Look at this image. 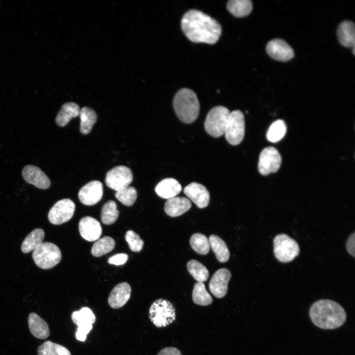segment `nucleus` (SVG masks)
Instances as JSON below:
<instances>
[{"label": "nucleus", "mask_w": 355, "mask_h": 355, "mask_svg": "<svg viewBox=\"0 0 355 355\" xmlns=\"http://www.w3.org/2000/svg\"><path fill=\"white\" fill-rule=\"evenodd\" d=\"M182 31L190 41L214 44L221 34V27L214 19L198 10L186 12L181 20Z\"/></svg>", "instance_id": "nucleus-1"}, {"label": "nucleus", "mask_w": 355, "mask_h": 355, "mask_svg": "<svg viewBox=\"0 0 355 355\" xmlns=\"http://www.w3.org/2000/svg\"><path fill=\"white\" fill-rule=\"evenodd\" d=\"M311 321L323 329H334L346 321L347 315L337 302L330 299H320L314 302L309 310Z\"/></svg>", "instance_id": "nucleus-2"}, {"label": "nucleus", "mask_w": 355, "mask_h": 355, "mask_svg": "<svg viewBox=\"0 0 355 355\" xmlns=\"http://www.w3.org/2000/svg\"><path fill=\"white\" fill-rule=\"evenodd\" d=\"M173 107L179 119L185 124L193 122L200 111L197 96L188 88H182L176 93L173 100Z\"/></svg>", "instance_id": "nucleus-3"}, {"label": "nucleus", "mask_w": 355, "mask_h": 355, "mask_svg": "<svg viewBox=\"0 0 355 355\" xmlns=\"http://www.w3.org/2000/svg\"><path fill=\"white\" fill-rule=\"evenodd\" d=\"M32 257L35 264L42 269H49L58 264L62 258L59 248L50 242H42L33 250Z\"/></svg>", "instance_id": "nucleus-4"}, {"label": "nucleus", "mask_w": 355, "mask_h": 355, "mask_svg": "<svg viewBox=\"0 0 355 355\" xmlns=\"http://www.w3.org/2000/svg\"><path fill=\"white\" fill-rule=\"evenodd\" d=\"M151 321L157 327H163L172 323L176 319V310L169 301L159 299L151 304L149 310Z\"/></svg>", "instance_id": "nucleus-5"}, {"label": "nucleus", "mask_w": 355, "mask_h": 355, "mask_svg": "<svg viewBox=\"0 0 355 355\" xmlns=\"http://www.w3.org/2000/svg\"><path fill=\"white\" fill-rule=\"evenodd\" d=\"M230 113L229 110L223 106H218L212 108L208 112L204 123L207 133L214 138L224 135Z\"/></svg>", "instance_id": "nucleus-6"}, {"label": "nucleus", "mask_w": 355, "mask_h": 355, "mask_svg": "<svg viewBox=\"0 0 355 355\" xmlns=\"http://www.w3.org/2000/svg\"><path fill=\"white\" fill-rule=\"evenodd\" d=\"M273 251L276 258L282 263L292 261L299 253L298 243L285 234L275 236L273 240Z\"/></svg>", "instance_id": "nucleus-7"}, {"label": "nucleus", "mask_w": 355, "mask_h": 355, "mask_svg": "<svg viewBox=\"0 0 355 355\" xmlns=\"http://www.w3.org/2000/svg\"><path fill=\"white\" fill-rule=\"evenodd\" d=\"M245 132L244 115L239 110L230 112L224 131L227 141L231 145H236L243 141Z\"/></svg>", "instance_id": "nucleus-8"}, {"label": "nucleus", "mask_w": 355, "mask_h": 355, "mask_svg": "<svg viewBox=\"0 0 355 355\" xmlns=\"http://www.w3.org/2000/svg\"><path fill=\"white\" fill-rule=\"evenodd\" d=\"M71 320L78 326L75 337L77 340L84 342L87 335L92 330L93 323L96 320V317L92 311L88 307H83L80 310L72 313Z\"/></svg>", "instance_id": "nucleus-9"}, {"label": "nucleus", "mask_w": 355, "mask_h": 355, "mask_svg": "<svg viewBox=\"0 0 355 355\" xmlns=\"http://www.w3.org/2000/svg\"><path fill=\"white\" fill-rule=\"evenodd\" d=\"M133 178L130 169L125 166H118L106 173L105 182L108 187L118 191L129 186Z\"/></svg>", "instance_id": "nucleus-10"}, {"label": "nucleus", "mask_w": 355, "mask_h": 355, "mask_svg": "<svg viewBox=\"0 0 355 355\" xmlns=\"http://www.w3.org/2000/svg\"><path fill=\"white\" fill-rule=\"evenodd\" d=\"M282 163L281 156L278 150L274 147H267L261 152L258 164L259 173L266 176L276 172Z\"/></svg>", "instance_id": "nucleus-11"}, {"label": "nucleus", "mask_w": 355, "mask_h": 355, "mask_svg": "<svg viewBox=\"0 0 355 355\" xmlns=\"http://www.w3.org/2000/svg\"><path fill=\"white\" fill-rule=\"evenodd\" d=\"M75 206L69 199L57 201L50 210L48 218L54 225H60L69 221L73 216Z\"/></svg>", "instance_id": "nucleus-12"}, {"label": "nucleus", "mask_w": 355, "mask_h": 355, "mask_svg": "<svg viewBox=\"0 0 355 355\" xmlns=\"http://www.w3.org/2000/svg\"><path fill=\"white\" fill-rule=\"evenodd\" d=\"M103 195L102 183L98 180H93L81 187L78 192V198L83 204L92 206L98 203Z\"/></svg>", "instance_id": "nucleus-13"}, {"label": "nucleus", "mask_w": 355, "mask_h": 355, "mask_svg": "<svg viewBox=\"0 0 355 355\" xmlns=\"http://www.w3.org/2000/svg\"><path fill=\"white\" fill-rule=\"evenodd\" d=\"M268 54L274 60L286 62L291 59L294 55L292 48L285 41L281 39H274L266 46Z\"/></svg>", "instance_id": "nucleus-14"}, {"label": "nucleus", "mask_w": 355, "mask_h": 355, "mask_svg": "<svg viewBox=\"0 0 355 355\" xmlns=\"http://www.w3.org/2000/svg\"><path fill=\"white\" fill-rule=\"evenodd\" d=\"M231 277L230 271L226 268L219 269L214 273L209 286L211 292L215 297L221 298L226 294Z\"/></svg>", "instance_id": "nucleus-15"}, {"label": "nucleus", "mask_w": 355, "mask_h": 355, "mask_svg": "<svg viewBox=\"0 0 355 355\" xmlns=\"http://www.w3.org/2000/svg\"><path fill=\"white\" fill-rule=\"evenodd\" d=\"M22 176L27 183L33 184L38 188L45 189L50 186L51 182L48 177L36 166L31 165L26 166L22 170Z\"/></svg>", "instance_id": "nucleus-16"}, {"label": "nucleus", "mask_w": 355, "mask_h": 355, "mask_svg": "<svg viewBox=\"0 0 355 355\" xmlns=\"http://www.w3.org/2000/svg\"><path fill=\"white\" fill-rule=\"evenodd\" d=\"M184 193L199 208H206L209 204V192L202 184L192 182L184 188Z\"/></svg>", "instance_id": "nucleus-17"}, {"label": "nucleus", "mask_w": 355, "mask_h": 355, "mask_svg": "<svg viewBox=\"0 0 355 355\" xmlns=\"http://www.w3.org/2000/svg\"><path fill=\"white\" fill-rule=\"evenodd\" d=\"M78 228L81 236L89 242L98 240L102 233L100 222L91 216L81 218L79 222Z\"/></svg>", "instance_id": "nucleus-18"}, {"label": "nucleus", "mask_w": 355, "mask_h": 355, "mask_svg": "<svg viewBox=\"0 0 355 355\" xmlns=\"http://www.w3.org/2000/svg\"><path fill=\"white\" fill-rule=\"evenodd\" d=\"M131 288L126 282L117 284L110 292L108 303L113 309H118L123 306L130 297Z\"/></svg>", "instance_id": "nucleus-19"}, {"label": "nucleus", "mask_w": 355, "mask_h": 355, "mask_svg": "<svg viewBox=\"0 0 355 355\" xmlns=\"http://www.w3.org/2000/svg\"><path fill=\"white\" fill-rule=\"evenodd\" d=\"M191 207V202L183 197H174L165 203L164 211L167 214L171 217H176L187 212Z\"/></svg>", "instance_id": "nucleus-20"}, {"label": "nucleus", "mask_w": 355, "mask_h": 355, "mask_svg": "<svg viewBox=\"0 0 355 355\" xmlns=\"http://www.w3.org/2000/svg\"><path fill=\"white\" fill-rule=\"evenodd\" d=\"M155 190L159 197L169 199L178 194L181 190V186L175 179L167 178L160 181Z\"/></svg>", "instance_id": "nucleus-21"}, {"label": "nucleus", "mask_w": 355, "mask_h": 355, "mask_svg": "<svg viewBox=\"0 0 355 355\" xmlns=\"http://www.w3.org/2000/svg\"><path fill=\"white\" fill-rule=\"evenodd\" d=\"M28 323L30 332L36 338L44 339L49 336L50 330L47 323L36 313L29 314Z\"/></svg>", "instance_id": "nucleus-22"}, {"label": "nucleus", "mask_w": 355, "mask_h": 355, "mask_svg": "<svg viewBox=\"0 0 355 355\" xmlns=\"http://www.w3.org/2000/svg\"><path fill=\"white\" fill-rule=\"evenodd\" d=\"M337 37L340 43L348 48L355 47V29L354 24L349 21L342 22L337 29Z\"/></svg>", "instance_id": "nucleus-23"}, {"label": "nucleus", "mask_w": 355, "mask_h": 355, "mask_svg": "<svg viewBox=\"0 0 355 355\" xmlns=\"http://www.w3.org/2000/svg\"><path fill=\"white\" fill-rule=\"evenodd\" d=\"M80 110L79 106L74 103L64 104L56 116V123L59 126H65L72 118L79 115Z\"/></svg>", "instance_id": "nucleus-24"}, {"label": "nucleus", "mask_w": 355, "mask_h": 355, "mask_svg": "<svg viewBox=\"0 0 355 355\" xmlns=\"http://www.w3.org/2000/svg\"><path fill=\"white\" fill-rule=\"evenodd\" d=\"M209 242L210 246L218 261L221 263L227 261L230 257V252L225 243L220 237L215 235L210 236Z\"/></svg>", "instance_id": "nucleus-25"}, {"label": "nucleus", "mask_w": 355, "mask_h": 355, "mask_svg": "<svg viewBox=\"0 0 355 355\" xmlns=\"http://www.w3.org/2000/svg\"><path fill=\"white\" fill-rule=\"evenodd\" d=\"M44 235L42 229L36 228L33 230L24 240L21 245L22 251L27 253L35 249L42 243Z\"/></svg>", "instance_id": "nucleus-26"}, {"label": "nucleus", "mask_w": 355, "mask_h": 355, "mask_svg": "<svg viewBox=\"0 0 355 355\" xmlns=\"http://www.w3.org/2000/svg\"><path fill=\"white\" fill-rule=\"evenodd\" d=\"M80 131L82 134H88L96 123L97 116L95 111L87 106L82 107L79 112Z\"/></svg>", "instance_id": "nucleus-27"}, {"label": "nucleus", "mask_w": 355, "mask_h": 355, "mask_svg": "<svg viewBox=\"0 0 355 355\" xmlns=\"http://www.w3.org/2000/svg\"><path fill=\"white\" fill-rule=\"evenodd\" d=\"M229 12L237 17H244L250 14L252 4L249 0H230L227 3Z\"/></svg>", "instance_id": "nucleus-28"}, {"label": "nucleus", "mask_w": 355, "mask_h": 355, "mask_svg": "<svg viewBox=\"0 0 355 355\" xmlns=\"http://www.w3.org/2000/svg\"><path fill=\"white\" fill-rule=\"evenodd\" d=\"M115 244V241L111 237L105 236L94 243L91 248V253L96 257L101 256L111 251Z\"/></svg>", "instance_id": "nucleus-29"}, {"label": "nucleus", "mask_w": 355, "mask_h": 355, "mask_svg": "<svg viewBox=\"0 0 355 355\" xmlns=\"http://www.w3.org/2000/svg\"><path fill=\"white\" fill-rule=\"evenodd\" d=\"M38 355H71L66 347L50 341L44 342L37 349Z\"/></svg>", "instance_id": "nucleus-30"}, {"label": "nucleus", "mask_w": 355, "mask_h": 355, "mask_svg": "<svg viewBox=\"0 0 355 355\" xmlns=\"http://www.w3.org/2000/svg\"><path fill=\"white\" fill-rule=\"evenodd\" d=\"M187 269L198 282L203 283L209 278V272L208 269L202 263L196 260H189L187 264Z\"/></svg>", "instance_id": "nucleus-31"}, {"label": "nucleus", "mask_w": 355, "mask_h": 355, "mask_svg": "<svg viewBox=\"0 0 355 355\" xmlns=\"http://www.w3.org/2000/svg\"><path fill=\"white\" fill-rule=\"evenodd\" d=\"M192 299L195 304L201 306H207L213 301L212 297L206 289L205 284L201 282H197L194 284Z\"/></svg>", "instance_id": "nucleus-32"}, {"label": "nucleus", "mask_w": 355, "mask_h": 355, "mask_svg": "<svg viewBox=\"0 0 355 355\" xmlns=\"http://www.w3.org/2000/svg\"><path fill=\"white\" fill-rule=\"evenodd\" d=\"M119 216V211L117 209L115 202L109 200L103 206L101 213L102 222L106 225L112 224L115 222Z\"/></svg>", "instance_id": "nucleus-33"}, {"label": "nucleus", "mask_w": 355, "mask_h": 355, "mask_svg": "<svg viewBox=\"0 0 355 355\" xmlns=\"http://www.w3.org/2000/svg\"><path fill=\"white\" fill-rule=\"evenodd\" d=\"M286 132V126L282 120L274 121L269 128L267 133V139L272 142L280 141L285 135Z\"/></svg>", "instance_id": "nucleus-34"}, {"label": "nucleus", "mask_w": 355, "mask_h": 355, "mask_svg": "<svg viewBox=\"0 0 355 355\" xmlns=\"http://www.w3.org/2000/svg\"><path fill=\"white\" fill-rule=\"evenodd\" d=\"M191 248L197 253L201 255L207 254L210 250V244L207 238L201 233H195L190 239Z\"/></svg>", "instance_id": "nucleus-35"}, {"label": "nucleus", "mask_w": 355, "mask_h": 355, "mask_svg": "<svg viewBox=\"0 0 355 355\" xmlns=\"http://www.w3.org/2000/svg\"><path fill=\"white\" fill-rule=\"evenodd\" d=\"M116 199L126 206H131L135 202L137 198V191L135 188L128 186L115 194Z\"/></svg>", "instance_id": "nucleus-36"}, {"label": "nucleus", "mask_w": 355, "mask_h": 355, "mask_svg": "<svg viewBox=\"0 0 355 355\" xmlns=\"http://www.w3.org/2000/svg\"><path fill=\"white\" fill-rule=\"evenodd\" d=\"M125 240L128 243L130 249L134 252L140 251L143 246V241L138 234L132 230H128L126 233Z\"/></svg>", "instance_id": "nucleus-37"}, {"label": "nucleus", "mask_w": 355, "mask_h": 355, "mask_svg": "<svg viewBox=\"0 0 355 355\" xmlns=\"http://www.w3.org/2000/svg\"><path fill=\"white\" fill-rule=\"evenodd\" d=\"M128 255L126 253H118L109 257L108 263L119 266L124 264L127 261Z\"/></svg>", "instance_id": "nucleus-38"}, {"label": "nucleus", "mask_w": 355, "mask_h": 355, "mask_svg": "<svg viewBox=\"0 0 355 355\" xmlns=\"http://www.w3.org/2000/svg\"><path fill=\"white\" fill-rule=\"evenodd\" d=\"M346 248L348 252L353 256H355V233L348 238L346 243Z\"/></svg>", "instance_id": "nucleus-39"}, {"label": "nucleus", "mask_w": 355, "mask_h": 355, "mask_svg": "<svg viewBox=\"0 0 355 355\" xmlns=\"http://www.w3.org/2000/svg\"><path fill=\"white\" fill-rule=\"evenodd\" d=\"M157 355H182L180 351L174 347H167L161 350Z\"/></svg>", "instance_id": "nucleus-40"}]
</instances>
